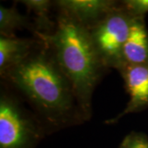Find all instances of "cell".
<instances>
[{
  "instance_id": "cell-2",
  "label": "cell",
  "mask_w": 148,
  "mask_h": 148,
  "mask_svg": "<svg viewBox=\"0 0 148 148\" xmlns=\"http://www.w3.org/2000/svg\"><path fill=\"white\" fill-rule=\"evenodd\" d=\"M50 48L60 69L69 81L84 120L91 115V98L102 69L89 30L59 12L55 30L50 34L36 32Z\"/></svg>"
},
{
  "instance_id": "cell-1",
  "label": "cell",
  "mask_w": 148,
  "mask_h": 148,
  "mask_svg": "<svg viewBox=\"0 0 148 148\" xmlns=\"http://www.w3.org/2000/svg\"><path fill=\"white\" fill-rule=\"evenodd\" d=\"M43 45L3 77L25 95L48 123L62 127L82 121L83 118L80 109L76 108L78 105L72 86L50 48Z\"/></svg>"
},
{
  "instance_id": "cell-3",
  "label": "cell",
  "mask_w": 148,
  "mask_h": 148,
  "mask_svg": "<svg viewBox=\"0 0 148 148\" xmlns=\"http://www.w3.org/2000/svg\"><path fill=\"white\" fill-rule=\"evenodd\" d=\"M135 17L121 3L89 30L97 53L105 68L117 70L123 65V47Z\"/></svg>"
},
{
  "instance_id": "cell-10",
  "label": "cell",
  "mask_w": 148,
  "mask_h": 148,
  "mask_svg": "<svg viewBox=\"0 0 148 148\" xmlns=\"http://www.w3.org/2000/svg\"><path fill=\"white\" fill-rule=\"evenodd\" d=\"M31 25L27 16L15 8L0 7V32L2 36L15 37V32Z\"/></svg>"
},
{
  "instance_id": "cell-7",
  "label": "cell",
  "mask_w": 148,
  "mask_h": 148,
  "mask_svg": "<svg viewBox=\"0 0 148 148\" xmlns=\"http://www.w3.org/2000/svg\"><path fill=\"white\" fill-rule=\"evenodd\" d=\"M123 64L148 65V32L144 17H135L123 52Z\"/></svg>"
},
{
  "instance_id": "cell-12",
  "label": "cell",
  "mask_w": 148,
  "mask_h": 148,
  "mask_svg": "<svg viewBox=\"0 0 148 148\" xmlns=\"http://www.w3.org/2000/svg\"><path fill=\"white\" fill-rule=\"evenodd\" d=\"M121 146L123 148H148V139L144 134L132 132L124 138Z\"/></svg>"
},
{
  "instance_id": "cell-4",
  "label": "cell",
  "mask_w": 148,
  "mask_h": 148,
  "mask_svg": "<svg viewBox=\"0 0 148 148\" xmlns=\"http://www.w3.org/2000/svg\"><path fill=\"white\" fill-rule=\"evenodd\" d=\"M43 129L9 95L0 97V148H35Z\"/></svg>"
},
{
  "instance_id": "cell-9",
  "label": "cell",
  "mask_w": 148,
  "mask_h": 148,
  "mask_svg": "<svg viewBox=\"0 0 148 148\" xmlns=\"http://www.w3.org/2000/svg\"><path fill=\"white\" fill-rule=\"evenodd\" d=\"M21 3L26 6L28 12L36 16V32L42 34L52 33L50 31L54 27V24L49 16L52 2L49 0H24Z\"/></svg>"
},
{
  "instance_id": "cell-8",
  "label": "cell",
  "mask_w": 148,
  "mask_h": 148,
  "mask_svg": "<svg viewBox=\"0 0 148 148\" xmlns=\"http://www.w3.org/2000/svg\"><path fill=\"white\" fill-rule=\"evenodd\" d=\"M35 41L15 37H0V73L3 77L15 68L35 49Z\"/></svg>"
},
{
  "instance_id": "cell-6",
  "label": "cell",
  "mask_w": 148,
  "mask_h": 148,
  "mask_svg": "<svg viewBox=\"0 0 148 148\" xmlns=\"http://www.w3.org/2000/svg\"><path fill=\"white\" fill-rule=\"evenodd\" d=\"M54 3L60 12L71 16L88 30L120 4L110 0H60Z\"/></svg>"
},
{
  "instance_id": "cell-5",
  "label": "cell",
  "mask_w": 148,
  "mask_h": 148,
  "mask_svg": "<svg viewBox=\"0 0 148 148\" xmlns=\"http://www.w3.org/2000/svg\"><path fill=\"white\" fill-rule=\"evenodd\" d=\"M119 71L124 80L129 101L123 111L107 123H115L122 117L148 107V65L123 64Z\"/></svg>"
},
{
  "instance_id": "cell-13",
  "label": "cell",
  "mask_w": 148,
  "mask_h": 148,
  "mask_svg": "<svg viewBox=\"0 0 148 148\" xmlns=\"http://www.w3.org/2000/svg\"><path fill=\"white\" fill-rule=\"evenodd\" d=\"M119 148H123V147H122V146H121V147H119Z\"/></svg>"
},
{
  "instance_id": "cell-11",
  "label": "cell",
  "mask_w": 148,
  "mask_h": 148,
  "mask_svg": "<svg viewBox=\"0 0 148 148\" xmlns=\"http://www.w3.org/2000/svg\"><path fill=\"white\" fill-rule=\"evenodd\" d=\"M122 4L133 17H144L148 12V0H126Z\"/></svg>"
}]
</instances>
